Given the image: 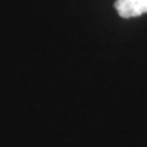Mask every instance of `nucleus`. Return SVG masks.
I'll return each instance as SVG.
<instances>
[{
	"mask_svg": "<svg viewBox=\"0 0 147 147\" xmlns=\"http://www.w3.org/2000/svg\"><path fill=\"white\" fill-rule=\"evenodd\" d=\"M115 7L121 18L140 16L147 12V0H116Z\"/></svg>",
	"mask_w": 147,
	"mask_h": 147,
	"instance_id": "nucleus-1",
	"label": "nucleus"
}]
</instances>
